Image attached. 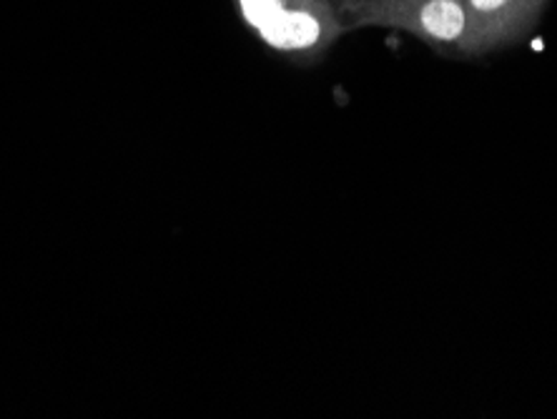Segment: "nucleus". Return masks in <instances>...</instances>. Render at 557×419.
Segmentation results:
<instances>
[{
	"instance_id": "nucleus-1",
	"label": "nucleus",
	"mask_w": 557,
	"mask_h": 419,
	"mask_svg": "<svg viewBox=\"0 0 557 419\" xmlns=\"http://www.w3.org/2000/svg\"><path fill=\"white\" fill-rule=\"evenodd\" d=\"M244 26L294 63L322 61L347 33L337 0H234Z\"/></svg>"
},
{
	"instance_id": "nucleus-2",
	"label": "nucleus",
	"mask_w": 557,
	"mask_h": 419,
	"mask_svg": "<svg viewBox=\"0 0 557 419\" xmlns=\"http://www.w3.org/2000/svg\"><path fill=\"white\" fill-rule=\"evenodd\" d=\"M347 33L387 28L409 33L434 51L460 56L467 30L462 0H337Z\"/></svg>"
},
{
	"instance_id": "nucleus-3",
	"label": "nucleus",
	"mask_w": 557,
	"mask_h": 419,
	"mask_svg": "<svg viewBox=\"0 0 557 419\" xmlns=\"http://www.w3.org/2000/svg\"><path fill=\"white\" fill-rule=\"evenodd\" d=\"M550 0H462L467 30L462 59H482L518 44L543 19Z\"/></svg>"
}]
</instances>
